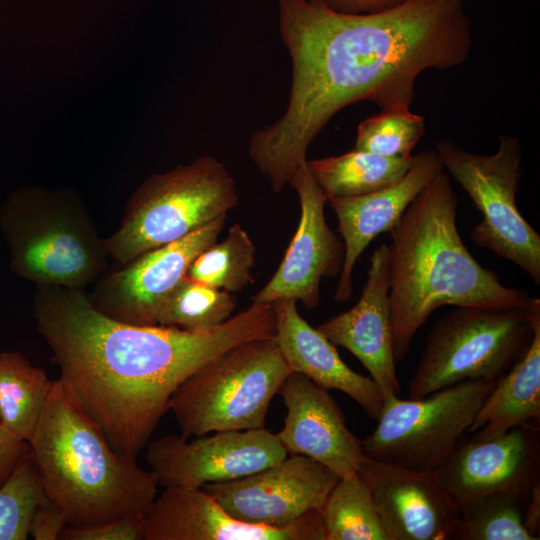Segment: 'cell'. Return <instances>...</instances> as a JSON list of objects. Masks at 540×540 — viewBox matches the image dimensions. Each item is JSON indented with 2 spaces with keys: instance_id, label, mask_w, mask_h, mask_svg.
<instances>
[{
  "instance_id": "d4e9b609",
  "label": "cell",
  "mask_w": 540,
  "mask_h": 540,
  "mask_svg": "<svg viewBox=\"0 0 540 540\" xmlns=\"http://www.w3.org/2000/svg\"><path fill=\"white\" fill-rule=\"evenodd\" d=\"M321 513L327 540H389L372 492L358 472L339 478Z\"/></svg>"
},
{
  "instance_id": "277c9868",
  "label": "cell",
  "mask_w": 540,
  "mask_h": 540,
  "mask_svg": "<svg viewBox=\"0 0 540 540\" xmlns=\"http://www.w3.org/2000/svg\"><path fill=\"white\" fill-rule=\"evenodd\" d=\"M29 447L47 497L69 526L145 518L157 495L154 472L118 453L60 378L52 381Z\"/></svg>"
},
{
  "instance_id": "ba28073f",
  "label": "cell",
  "mask_w": 540,
  "mask_h": 540,
  "mask_svg": "<svg viewBox=\"0 0 540 540\" xmlns=\"http://www.w3.org/2000/svg\"><path fill=\"white\" fill-rule=\"evenodd\" d=\"M540 299L527 308L456 306L431 329L409 380L418 399L465 380L496 383L528 350Z\"/></svg>"
},
{
  "instance_id": "1f68e13d",
  "label": "cell",
  "mask_w": 540,
  "mask_h": 540,
  "mask_svg": "<svg viewBox=\"0 0 540 540\" xmlns=\"http://www.w3.org/2000/svg\"><path fill=\"white\" fill-rule=\"evenodd\" d=\"M67 525L61 509L46 497L34 510L29 536L35 540H56Z\"/></svg>"
},
{
  "instance_id": "9a60e30c",
  "label": "cell",
  "mask_w": 540,
  "mask_h": 540,
  "mask_svg": "<svg viewBox=\"0 0 540 540\" xmlns=\"http://www.w3.org/2000/svg\"><path fill=\"white\" fill-rule=\"evenodd\" d=\"M368 484L389 540H451L459 505L437 471H418L365 455L358 470Z\"/></svg>"
},
{
  "instance_id": "30bf717a",
  "label": "cell",
  "mask_w": 540,
  "mask_h": 540,
  "mask_svg": "<svg viewBox=\"0 0 540 540\" xmlns=\"http://www.w3.org/2000/svg\"><path fill=\"white\" fill-rule=\"evenodd\" d=\"M495 384L465 380L418 399H384L376 428L361 440L364 454L418 471L441 469Z\"/></svg>"
},
{
  "instance_id": "4316f807",
  "label": "cell",
  "mask_w": 540,
  "mask_h": 540,
  "mask_svg": "<svg viewBox=\"0 0 540 540\" xmlns=\"http://www.w3.org/2000/svg\"><path fill=\"white\" fill-rule=\"evenodd\" d=\"M522 498L496 492L460 505L452 539L534 540L524 526Z\"/></svg>"
},
{
  "instance_id": "484cf974",
  "label": "cell",
  "mask_w": 540,
  "mask_h": 540,
  "mask_svg": "<svg viewBox=\"0 0 540 540\" xmlns=\"http://www.w3.org/2000/svg\"><path fill=\"white\" fill-rule=\"evenodd\" d=\"M256 248L247 231L233 224L221 242H214L191 263L187 277L227 292H239L253 282Z\"/></svg>"
},
{
  "instance_id": "e575fe53",
  "label": "cell",
  "mask_w": 540,
  "mask_h": 540,
  "mask_svg": "<svg viewBox=\"0 0 540 540\" xmlns=\"http://www.w3.org/2000/svg\"><path fill=\"white\" fill-rule=\"evenodd\" d=\"M527 497L528 502L523 510L524 526L534 540H538L540 539V482L531 488Z\"/></svg>"
},
{
  "instance_id": "4dcf8cb0",
  "label": "cell",
  "mask_w": 540,
  "mask_h": 540,
  "mask_svg": "<svg viewBox=\"0 0 540 540\" xmlns=\"http://www.w3.org/2000/svg\"><path fill=\"white\" fill-rule=\"evenodd\" d=\"M144 518L129 517L63 529L61 540H142Z\"/></svg>"
},
{
  "instance_id": "e0dca14e",
  "label": "cell",
  "mask_w": 540,
  "mask_h": 540,
  "mask_svg": "<svg viewBox=\"0 0 540 540\" xmlns=\"http://www.w3.org/2000/svg\"><path fill=\"white\" fill-rule=\"evenodd\" d=\"M437 472L459 506L496 492L527 496L540 482L539 425L516 426L490 440L460 441Z\"/></svg>"
},
{
  "instance_id": "3957f363",
  "label": "cell",
  "mask_w": 540,
  "mask_h": 540,
  "mask_svg": "<svg viewBox=\"0 0 540 540\" xmlns=\"http://www.w3.org/2000/svg\"><path fill=\"white\" fill-rule=\"evenodd\" d=\"M458 198L438 173L389 231V303L395 361H402L431 313L443 305L520 307L537 298L501 283L471 255L459 234Z\"/></svg>"
},
{
  "instance_id": "d6a6232c",
  "label": "cell",
  "mask_w": 540,
  "mask_h": 540,
  "mask_svg": "<svg viewBox=\"0 0 540 540\" xmlns=\"http://www.w3.org/2000/svg\"><path fill=\"white\" fill-rule=\"evenodd\" d=\"M29 448L28 442L16 439L0 427V487L9 478Z\"/></svg>"
},
{
  "instance_id": "cb8c5ba5",
  "label": "cell",
  "mask_w": 540,
  "mask_h": 540,
  "mask_svg": "<svg viewBox=\"0 0 540 540\" xmlns=\"http://www.w3.org/2000/svg\"><path fill=\"white\" fill-rule=\"evenodd\" d=\"M52 381L44 369L15 351L0 352L1 427L18 440L30 442Z\"/></svg>"
},
{
  "instance_id": "8d00e7d4",
  "label": "cell",
  "mask_w": 540,
  "mask_h": 540,
  "mask_svg": "<svg viewBox=\"0 0 540 540\" xmlns=\"http://www.w3.org/2000/svg\"><path fill=\"white\" fill-rule=\"evenodd\" d=\"M0 427H1V418H0Z\"/></svg>"
},
{
  "instance_id": "836d02e7",
  "label": "cell",
  "mask_w": 540,
  "mask_h": 540,
  "mask_svg": "<svg viewBox=\"0 0 540 540\" xmlns=\"http://www.w3.org/2000/svg\"><path fill=\"white\" fill-rule=\"evenodd\" d=\"M328 8L341 13L364 14L383 11L408 0H318Z\"/></svg>"
},
{
  "instance_id": "83f0119b",
  "label": "cell",
  "mask_w": 540,
  "mask_h": 540,
  "mask_svg": "<svg viewBox=\"0 0 540 540\" xmlns=\"http://www.w3.org/2000/svg\"><path fill=\"white\" fill-rule=\"evenodd\" d=\"M235 305L230 292L186 276L161 305L156 324L191 331L208 330L227 321Z\"/></svg>"
},
{
  "instance_id": "f546056e",
  "label": "cell",
  "mask_w": 540,
  "mask_h": 540,
  "mask_svg": "<svg viewBox=\"0 0 540 540\" xmlns=\"http://www.w3.org/2000/svg\"><path fill=\"white\" fill-rule=\"evenodd\" d=\"M47 497L29 451L0 487V540H25L36 507Z\"/></svg>"
},
{
  "instance_id": "2e32d148",
  "label": "cell",
  "mask_w": 540,
  "mask_h": 540,
  "mask_svg": "<svg viewBox=\"0 0 540 540\" xmlns=\"http://www.w3.org/2000/svg\"><path fill=\"white\" fill-rule=\"evenodd\" d=\"M142 540H327L321 510L282 527L250 524L229 515L201 487L166 486L151 504Z\"/></svg>"
},
{
  "instance_id": "d590c367",
  "label": "cell",
  "mask_w": 540,
  "mask_h": 540,
  "mask_svg": "<svg viewBox=\"0 0 540 540\" xmlns=\"http://www.w3.org/2000/svg\"><path fill=\"white\" fill-rule=\"evenodd\" d=\"M0 323H1V318H0ZM0 338H1V330H0Z\"/></svg>"
},
{
  "instance_id": "7c38bea8",
  "label": "cell",
  "mask_w": 540,
  "mask_h": 540,
  "mask_svg": "<svg viewBox=\"0 0 540 540\" xmlns=\"http://www.w3.org/2000/svg\"><path fill=\"white\" fill-rule=\"evenodd\" d=\"M339 478L317 460L293 454L256 473L201 488L239 521L282 528L322 510Z\"/></svg>"
},
{
  "instance_id": "6da1fadb",
  "label": "cell",
  "mask_w": 540,
  "mask_h": 540,
  "mask_svg": "<svg viewBox=\"0 0 540 540\" xmlns=\"http://www.w3.org/2000/svg\"><path fill=\"white\" fill-rule=\"evenodd\" d=\"M280 38L291 60L285 112L250 136L248 155L274 193L307 161V150L346 106L410 108L418 76L462 65L473 46L462 0H408L348 14L318 0H279Z\"/></svg>"
},
{
  "instance_id": "9c48e42d",
  "label": "cell",
  "mask_w": 540,
  "mask_h": 540,
  "mask_svg": "<svg viewBox=\"0 0 540 540\" xmlns=\"http://www.w3.org/2000/svg\"><path fill=\"white\" fill-rule=\"evenodd\" d=\"M434 150L482 213L471 231L472 241L515 263L540 285V235L516 205L523 160L520 139L501 134L497 152L490 155L470 152L446 139L437 140Z\"/></svg>"
},
{
  "instance_id": "7402d4cb",
  "label": "cell",
  "mask_w": 540,
  "mask_h": 540,
  "mask_svg": "<svg viewBox=\"0 0 540 540\" xmlns=\"http://www.w3.org/2000/svg\"><path fill=\"white\" fill-rule=\"evenodd\" d=\"M540 419V311L524 356L499 379L477 412L467 433L490 440L508 430Z\"/></svg>"
},
{
  "instance_id": "603a6c76",
  "label": "cell",
  "mask_w": 540,
  "mask_h": 540,
  "mask_svg": "<svg viewBox=\"0 0 540 540\" xmlns=\"http://www.w3.org/2000/svg\"><path fill=\"white\" fill-rule=\"evenodd\" d=\"M413 156L387 157L353 149L308 160L307 165L325 198L353 197L387 187L409 170Z\"/></svg>"
},
{
  "instance_id": "f1b7e54d",
  "label": "cell",
  "mask_w": 540,
  "mask_h": 540,
  "mask_svg": "<svg viewBox=\"0 0 540 540\" xmlns=\"http://www.w3.org/2000/svg\"><path fill=\"white\" fill-rule=\"evenodd\" d=\"M425 131V118L410 108L384 109L359 123L354 149L387 157L412 156Z\"/></svg>"
},
{
  "instance_id": "d6986e66",
  "label": "cell",
  "mask_w": 540,
  "mask_h": 540,
  "mask_svg": "<svg viewBox=\"0 0 540 540\" xmlns=\"http://www.w3.org/2000/svg\"><path fill=\"white\" fill-rule=\"evenodd\" d=\"M334 345L352 353L368 370L383 398L399 396L389 303L388 245L370 257L358 302L316 327Z\"/></svg>"
},
{
  "instance_id": "5b68a950",
  "label": "cell",
  "mask_w": 540,
  "mask_h": 540,
  "mask_svg": "<svg viewBox=\"0 0 540 540\" xmlns=\"http://www.w3.org/2000/svg\"><path fill=\"white\" fill-rule=\"evenodd\" d=\"M0 232L11 272L36 286L83 289L107 267L104 239L68 190H16L0 206Z\"/></svg>"
},
{
  "instance_id": "8fae6325",
  "label": "cell",
  "mask_w": 540,
  "mask_h": 540,
  "mask_svg": "<svg viewBox=\"0 0 540 540\" xmlns=\"http://www.w3.org/2000/svg\"><path fill=\"white\" fill-rule=\"evenodd\" d=\"M288 456L264 427L214 432L189 440L169 434L148 443L146 460L160 485L200 488L244 477Z\"/></svg>"
},
{
  "instance_id": "52a82bcc",
  "label": "cell",
  "mask_w": 540,
  "mask_h": 540,
  "mask_svg": "<svg viewBox=\"0 0 540 540\" xmlns=\"http://www.w3.org/2000/svg\"><path fill=\"white\" fill-rule=\"evenodd\" d=\"M238 200L235 179L211 155L154 174L129 199L118 229L104 238L107 254L123 266L227 215Z\"/></svg>"
},
{
  "instance_id": "ffe728a7",
  "label": "cell",
  "mask_w": 540,
  "mask_h": 540,
  "mask_svg": "<svg viewBox=\"0 0 540 540\" xmlns=\"http://www.w3.org/2000/svg\"><path fill=\"white\" fill-rule=\"evenodd\" d=\"M443 170L434 149L420 151L397 182L364 195L326 199L337 217V231L345 246L334 293L337 302H347L352 297L353 269L370 242L379 234L389 232L414 198Z\"/></svg>"
},
{
  "instance_id": "5bb4252c",
  "label": "cell",
  "mask_w": 540,
  "mask_h": 540,
  "mask_svg": "<svg viewBox=\"0 0 540 540\" xmlns=\"http://www.w3.org/2000/svg\"><path fill=\"white\" fill-rule=\"evenodd\" d=\"M289 185L299 197L298 227L276 272L251 300L273 303L294 299L307 309H314L320 303L322 279L334 277L342 270L345 246L326 222V198L307 161L297 168Z\"/></svg>"
},
{
  "instance_id": "8992f818",
  "label": "cell",
  "mask_w": 540,
  "mask_h": 540,
  "mask_svg": "<svg viewBox=\"0 0 540 540\" xmlns=\"http://www.w3.org/2000/svg\"><path fill=\"white\" fill-rule=\"evenodd\" d=\"M292 372L274 337L219 354L189 375L169 401L181 436L264 427L271 400Z\"/></svg>"
},
{
  "instance_id": "4fadbf2b",
  "label": "cell",
  "mask_w": 540,
  "mask_h": 540,
  "mask_svg": "<svg viewBox=\"0 0 540 540\" xmlns=\"http://www.w3.org/2000/svg\"><path fill=\"white\" fill-rule=\"evenodd\" d=\"M227 215L181 239L151 249L99 278L89 296L104 314L134 325L153 326L169 294L187 276L194 259L217 241Z\"/></svg>"
},
{
  "instance_id": "ac0fdd59",
  "label": "cell",
  "mask_w": 540,
  "mask_h": 540,
  "mask_svg": "<svg viewBox=\"0 0 540 540\" xmlns=\"http://www.w3.org/2000/svg\"><path fill=\"white\" fill-rule=\"evenodd\" d=\"M279 393L287 413L276 435L288 455L308 456L340 478L358 472L365 457L362 442L346 426L345 416L328 389L291 372Z\"/></svg>"
},
{
  "instance_id": "7a4b0ae2",
  "label": "cell",
  "mask_w": 540,
  "mask_h": 540,
  "mask_svg": "<svg viewBox=\"0 0 540 540\" xmlns=\"http://www.w3.org/2000/svg\"><path fill=\"white\" fill-rule=\"evenodd\" d=\"M36 328L60 379L120 454L137 457L169 410L176 388L224 351L274 337L271 303H255L208 330L142 326L114 319L81 288L37 286Z\"/></svg>"
},
{
  "instance_id": "44dd1931",
  "label": "cell",
  "mask_w": 540,
  "mask_h": 540,
  "mask_svg": "<svg viewBox=\"0 0 540 540\" xmlns=\"http://www.w3.org/2000/svg\"><path fill=\"white\" fill-rule=\"evenodd\" d=\"M272 304L274 338L292 372L303 374L328 390L347 394L370 418L377 420L384 398L373 379L345 364L334 344L299 314L296 300L279 299Z\"/></svg>"
}]
</instances>
